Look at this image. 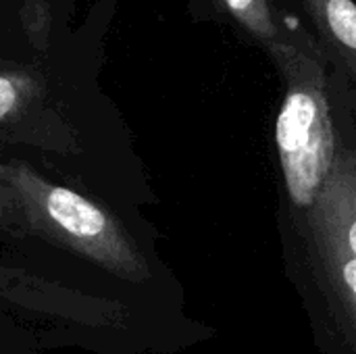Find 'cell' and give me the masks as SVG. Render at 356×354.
<instances>
[{
    "label": "cell",
    "mask_w": 356,
    "mask_h": 354,
    "mask_svg": "<svg viewBox=\"0 0 356 354\" xmlns=\"http://www.w3.org/2000/svg\"><path fill=\"white\" fill-rule=\"evenodd\" d=\"M265 48L284 81L275 146L286 192L298 211H307L332 173L340 146L332 106V65L317 38L294 17L280 21L277 35Z\"/></svg>",
    "instance_id": "6da1fadb"
},
{
    "label": "cell",
    "mask_w": 356,
    "mask_h": 354,
    "mask_svg": "<svg viewBox=\"0 0 356 354\" xmlns=\"http://www.w3.org/2000/svg\"><path fill=\"white\" fill-rule=\"evenodd\" d=\"M0 184L21 232L29 230L119 280H150V265L140 246L102 204L48 182L23 161L0 163Z\"/></svg>",
    "instance_id": "7a4b0ae2"
},
{
    "label": "cell",
    "mask_w": 356,
    "mask_h": 354,
    "mask_svg": "<svg viewBox=\"0 0 356 354\" xmlns=\"http://www.w3.org/2000/svg\"><path fill=\"white\" fill-rule=\"evenodd\" d=\"M311 277L342 354H356V146L340 144L315 202L300 211Z\"/></svg>",
    "instance_id": "3957f363"
},
{
    "label": "cell",
    "mask_w": 356,
    "mask_h": 354,
    "mask_svg": "<svg viewBox=\"0 0 356 354\" xmlns=\"http://www.w3.org/2000/svg\"><path fill=\"white\" fill-rule=\"evenodd\" d=\"M330 65L342 77L346 92L356 96V2L300 0Z\"/></svg>",
    "instance_id": "277c9868"
},
{
    "label": "cell",
    "mask_w": 356,
    "mask_h": 354,
    "mask_svg": "<svg viewBox=\"0 0 356 354\" xmlns=\"http://www.w3.org/2000/svg\"><path fill=\"white\" fill-rule=\"evenodd\" d=\"M215 2L261 46H267L280 31V21L275 19L269 0H215Z\"/></svg>",
    "instance_id": "5b68a950"
},
{
    "label": "cell",
    "mask_w": 356,
    "mask_h": 354,
    "mask_svg": "<svg viewBox=\"0 0 356 354\" xmlns=\"http://www.w3.org/2000/svg\"><path fill=\"white\" fill-rule=\"evenodd\" d=\"M21 102V88L10 79L0 75V121L13 115Z\"/></svg>",
    "instance_id": "8992f818"
},
{
    "label": "cell",
    "mask_w": 356,
    "mask_h": 354,
    "mask_svg": "<svg viewBox=\"0 0 356 354\" xmlns=\"http://www.w3.org/2000/svg\"><path fill=\"white\" fill-rule=\"evenodd\" d=\"M0 230H4V232H21V227L17 223V217L13 213V207H10V198H8L2 184H0Z\"/></svg>",
    "instance_id": "52a82bcc"
}]
</instances>
